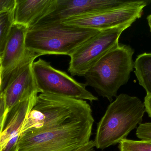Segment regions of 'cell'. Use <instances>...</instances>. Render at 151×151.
Segmentation results:
<instances>
[{
	"mask_svg": "<svg viewBox=\"0 0 151 151\" xmlns=\"http://www.w3.org/2000/svg\"><path fill=\"white\" fill-rule=\"evenodd\" d=\"M94 141L90 140L86 144L73 151H95Z\"/></svg>",
	"mask_w": 151,
	"mask_h": 151,
	"instance_id": "cell-20",
	"label": "cell"
},
{
	"mask_svg": "<svg viewBox=\"0 0 151 151\" xmlns=\"http://www.w3.org/2000/svg\"><path fill=\"white\" fill-rule=\"evenodd\" d=\"M4 113H5V103H4L3 96L1 94L0 95V136L2 133L6 122Z\"/></svg>",
	"mask_w": 151,
	"mask_h": 151,
	"instance_id": "cell-19",
	"label": "cell"
},
{
	"mask_svg": "<svg viewBox=\"0 0 151 151\" xmlns=\"http://www.w3.org/2000/svg\"><path fill=\"white\" fill-rule=\"evenodd\" d=\"M2 87V68L0 60V95L1 94Z\"/></svg>",
	"mask_w": 151,
	"mask_h": 151,
	"instance_id": "cell-22",
	"label": "cell"
},
{
	"mask_svg": "<svg viewBox=\"0 0 151 151\" xmlns=\"http://www.w3.org/2000/svg\"><path fill=\"white\" fill-rule=\"evenodd\" d=\"M130 1L122 0H57L55 9L50 13L41 18L34 25L60 22L63 20L70 18L83 16L106 9L119 7L128 3Z\"/></svg>",
	"mask_w": 151,
	"mask_h": 151,
	"instance_id": "cell-10",
	"label": "cell"
},
{
	"mask_svg": "<svg viewBox=\"0 0 151 151\" xmlns=\"http://www.w3.org/2000/svg\"><path fill=\"white\" fill-rule=\"evenodd\" d=\"M144 104L145 106L146 112L149 117L151 118V94L146 95L145 98Z\"/></svg>",
	"mask_w": 151,
	"mask_h": 151,
	"instance_id": "cell-21",
	"label": "cell"
},
{
	"mask_svg": "<svg viewBox=\"0 0 151 151\" xmlns=\"http://www.w3.org/2000/svg\"><path fill=\"white\" fill-rule=\"evenodd\" d=\"M147 20L148 21V25L150 27V30L151 32V14L147 17Z\"/></svg>",
	"mask_w": 151,
	"mask_h": 151,
	"instance_id": "cell-23",
	"label": "cell"
},
{
	"mask_svg": "<svg viewBox=\"0 0 151 151\" xmlns=\"http://www.w3.org/2000/svg\"><path fill=\"white\" fill-rule=\"evenodd\" d=\"M57 0H16L14 23L29 27L55 9Z\"/></svg>",
	"mask_w": 151,
	"mask_h": 151,
	"instance_id": "cell-12",
	"label": "cell"
},
{
	"mask_svg": "<svg viewBox=\"0 0 151 151\" xmlns=\"http://www.w3.org/2000/svg\"><path fill=\"white\" fill-rule=\"evenodd\" d=\"M119 151H151V140L126 139L119 143Z\"/></svg>",
	"mask_w": 151,
	"mask_h": 151,
	"instance_id": "cell-16",
	"label": "cell"
},
{
	"mask_svg": "<svg viewBox=\"0 0 151 151\" xmlns=\"http://www.w3.org/2000/svg\"><path fill=\"white\" fill-rule=\"evenodd\" d=\"M145 112L144 103L137 97L125 94L117 96L97 124L95 147L104 150L127 139L142 123Z\"/></svg>",
	"mask_w": 151,
	"mask_h": 151,
	"instance_id": "cell-1",
	"label": "cell"
},
{
	"mask_svg": "<svg viewBox=\"0 0 151 151\" xmlns=\"http://www.w3.org/2000/svg\"><path fill=\"white\" fill-rule=\"evenodd\" d=\"M151 1H130L124 5L63 20L66 25L102 31L131 24L140 18Z\"/></svg>",
	"mask_w": 151,
	"mask_h": 151,
	"instance_id": "cell-8",
	"label": "cell"
},
{
	"mask_svg": "<svg viewBox=\"0 0 151 151\" xmlns=\"http://www.w3.org/2000/svg\"><path fill=\"white\" fill-rule=\"evenodd\" d=\"M16 5V0H0V13L14 11Z\"/></svg>",
	"mask_w": 151,
	"mask_h": 151,
	"instance_id": "cell-18",
	"label": "cell"
},
{
	"mask_svg": "<svg viewBox=\"0 0 151 151\" xmlns=\"http://www.w3.org/2000/svg\"><path fill=\"white\" fill-rule=\"evenodd\" d=\"M38 94H35L18 104L10 113V118L0 136V151L12 138L20 135L21 129L35 104Z\"/></svg>",
	"mask_w": 151,
	"mask_h": 151,
	"instance_id": "cell-13",
	"label": "cell"
},
{
	"mask_svg": "<svg viewBox=\"0 0 151 151\" xmlns=\"http://www.w3.org/2000/svg\"><path fill=\"white\" fill-rule=\"evenodd\" d=\"M40 55L27 49L23 58L2 75L1 94L5 103V119L20 102L40 93L33 73L32 64Z\"/></svg>",
	"mask_w": 151,
	"mask_h": 151,
	"instance_id": "cell-6",
	"label": "cell"
},
{
	"mask_svg": "<svg viewBox=\"0 0 151 151\" xmlns=\"http://www.w3.org/2000/svg\"><path fill=\"white\" fill-rule=\"evenodd\" d=\"M14 11L0 13V60L3 56L9 33L14 23Z\"/></svg>",
	"mask_w": 151,
	"mask_h": 151,
	"instance_id": "cell-15",
	"label": "cell"
},
{
	"mask_svg": "<svg viewBox=\"0 0 151 151\" xmlns=\"http://www.w3.org/2000/svg\"><path fill=\"white\" fill-rule=\"evenodd\" d=\"M134 73L140 86L151 94V52L145 53L137 56L134 62Z\"/></svg>",
	"mask_w": 151,
	"mask_h": 151,
	"instance_id": "cell-14",
	"label": "cell"
},
{
	"mask_svg": "<svg viewBox=\"0 0 151 151\" xmlns=\"http://www.w3.org/2000/svg\"><path fill=\"white\" fill-rule=\"evenodd\" d=\"M35 79L40 93L91 102L98 98L86 89L85 83L78 82L65 72L53 67L42 59L32 64Z\"/></svg>",
	"mask_w": 151,
	"mask_h": 151,
	"instance_id": "cell-7",
	"label": "cell"
},
{
	"mask_svg": "<svg viewBox=\"0 0 151 151\" xmlns=\"http://www.w3.org/2000/svg\"><path fill=\"white\" fill-rule=\"evenodd\" d=\"M136 134L141 140H151V122L140 124L137 128Z\"/></svg>",
	"mask_w": 151,
	"mask_h": 151,
	"instance_id": "cell-17",
	"label": "cell"
},
{
	"mask_svg": "<svg viewBox=\"0 0 151 151\" xmlns=\"http://www.w3.org/2000/svg\"><path fill=\"white\" fill-rule=\"evenodd\" d=\"M131 25L127 24L99 31L70 56L68 72L72 76H83L106 52L119 43L122 33Z\"/></svg>",
	"mask_w": 151,
	"mask_h": 151,
	"instance_id": "cell-9",
	"label": "cell"
},
{
	"mask_svg": "<svg viewBox=\"0 0 151 151\" xmlns=\"http://www.w3.org/2000/svg\"><path fill=\"white\" fill-rule=\"evenodd\" d=\"M99 31L59 22L35 24L28 27L26 48L40 56L61 55L70 56Z\"/></svg>",
	"mask_w": 151,
	"mask_h": 151,
	"instance_id": "cell-4",
	"label": "cell"
},
{
	"mask_svg": "<svg viewBox=\"0 0 151 151\" xmlns=\"http://www.w3.org/2000/svg\"><path fill=\"white\" fill-rule=\"evenodd\" d=\"M91 116V107L85 100L41 93L37 96L20 134L27 130H48Z\"/></svg>",
	"mask_w": 151,
	"mask_h": 151,
	"instance_id": "cell-3",
	"label": "cell"
},
{
	"mask_svg": "<svg viewBox=\"0 0 151 151\" xmlns=\"http://www.w3.org/2000/svg\"><path fill=\"white\" fill-rule=\"evenodd\" d=\"M134 53L129 45L118 43L85 73V85L112 102L120 88L129 80L134 69Z\"/></svg>",
	"mask_w": 151,
	"mask_h": 151,
	"instance_id": "cell-2",
	"label": "cell"
},
{
	"mask_svg": "<svg viewBox=\"0 0 151 151\" xmlns=\"http://www.w3.org/2000/svg\"></svg>",
	"mask_w": 151,
	"mask_h": 151,
	"instance_id": "cell-24",
	"label": "cell"
},
{
	"mask_svg": "<svg viewBox=\"0 0 151 151\" xmlns=\"http://www.w3.org/2000/svg\"><path fill=\"white\" fill-rule=\"evenodd\" d=\"M28 27L13 23L11 27L2 58V75L11 70L25 54L26 37Z\"/></svg>",
	"mask_w": 151,
	"mask_h": 151,
	"instance_id": "cell-11",
	"label": "cell"
},
{
	"mask_svg": "<svg viewBox=\"0 0 151 151\" xmlns=\"http://www.w3.org/2000/svg\"><path fill=\"white\" fill-rule=\"evenodd\" d=\"M93 116L42 131L20 134L17 151H73L90 141Z\"/></svg>",
	"mask_w": 151,
	"mask_h": 151,
	"instance_id": "cell-5",
	"label": "cell"
}]
</instances>
